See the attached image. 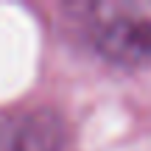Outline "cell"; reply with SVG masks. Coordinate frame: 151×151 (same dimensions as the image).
<instances>
[{
    "instance_id": "obj_1",
    "label": "cell",
    "mask_w": 151,
    "mask_h": 151,
    "mask_svg": "<svg viewBox=\"0 0 151 151\" xmlns=\"http://www.w3.org/2000/svg\"><path fill=\"white\" fill-rule=\"evenodd\" d=\"M92 48L115 65L151 62V0H101L87 6Z\"/></svg>"
},
{
    "instance_id": "obj_2",
    "label": "cell",
    "mask_w": 151,
    "mask_h": 151,
    "mask_svg": "<svg viewBox=\"0 0 151 151\" xmlns=\"http://www.w3.org/2000/svg\"><path fill=\"white\" fill-rule=\"evenodd\" d=\"M65 123L53 109L14 112L0 120V151H62Z\"/></svg>"
}]
</instances>
